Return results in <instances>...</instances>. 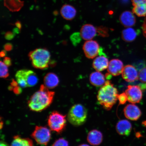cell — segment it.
<instances>
[{
  "instance_id": "6da1fadb",
  "label": "cell",
  "mask_w": 146,
  "mask_h": 146,
  "mask_svg": "<svg viewBox=\"0 0 146 146\" xmlns=\"http://www.w3.org/2000/svg\"><path fill=\"white\" fill-rule=\"evenodd\" d=\"M53 91L42 85L39 90L33 95L28 102V105L30 110L40 112L50 106L52 104L54 96Z\"/></svg>"
},
{
  "instance_id": "7a4b0ae2",
  "label": "cell",
  "mask_w": 146,
  "mask_h": 146,
  "mask_svg": "<svg viewBox=\"0 0 146 146\" xmlns=\"http://www.w3.org/2000/svg\"><path fill=\"white\" fill-rule=\"evenodd\" d=\"M118 95L117 89L108 80L100 88L97 98L100 104L106 110L109 111L117 101Z\"/></svg>"
},
{
  "instance_id": "3957f363",
  "label": "cell",
  "mask_w": 146,
  "mask_h": 146,
  "mask_svg": "<svg viewBox=\"0 0 146 146\" xmlns=\"http://www.w3.org/2000/svg\"><path fill=\"white\" fill-rule=\"evenodd\" d=\"M28 56L33 66L36 68L46 69L50 64V54L46 49H36L30 52Z\"/></svg>"
},
{
  "instance_id": "277c9868",
  "label": "cell",
  "mask_w": 146,
  "mask_h": 146,
  "mask_svg": "<svg viewBox=\"0 0 146 146\" xmlns=\"http://www.w3.org/2000/svg\"><path fill=\"white\" fill-rule=\"evenodd\" d=\"M88 116L87 109L81 104L73 106L69 110L67 119L69 123L74 126H80L86 121Z\"/></svg>"
},
{
  "instance_id": "5b68a950",
  "label": "cell",
  "mask_w": 146,
  "mask_h": 146,
  "mask_svg": "<svg viewBox=\"0 0 146 146\" xmlns=\"http://www.w3.org/2000/svg\"><path fill=\"white\" fill-rule=\"evenodd\" d=\"M66 122V116L54 111L49 115L47 123L51 130L60 134L65 129Z\"/></svg>"
},
{
  "instance_id": "8992f818",
  "label": "cell",
  "mask_w": 146,
  "mask_h": 146,
  "mask_svg": "<svg viewBox=\"0 0 146 146\" xmlns=\"http://www.w3.org/2000/svg\"><path fill=\"white\" fill-rule=\"evenodd\" d=\"M31 136L39 145H46L51 137L50 129L46 127L37 126L32 133Z\"/></svg>"
},
{
  "instance_id": "52a82bcc",
  "label": "cell",
  "mask_w": 146,
  "mask_h": 146,
  "mask_svg": "<svg viewBox=\"0 0 146 146\" xmlns=\"http://www.w3.org/2000/svg\"><path fill=\"white\" fill-rule=\"evenodd\" d=\"M127 101L132 104L140 103L143 96L141 88L138 85H129L125 91Z\"/></svg>"
},
{
  "instance_id": "ba28073f",
  "label": "cell",
  "mask_w": 146,
  "mask_h": 146,
  "mask_svg": "<svg viewBox=\"0 0 146 146\" xmlns=\"http://www.w3.org/2000/svg\"><path fill=\"white\" fill-rule=\"evenodd\" d=\"M83 48L86 56L90 59L96 57L100 50V45L98 42L92 40L85 42Z\"/></svg>"
},
{
  "instance_id": "9c48e42d",
  "label": "cell",
  "mask_w": 146,
  "mask_h": 146,
  "mask_svg": "<svg viewBox=\"0 0 146 146\" xmlns=\"http://www.w3.org/2000/svg\"><path fill=\"white\" fill-rule=\"evenodd\" d=\"M124 115L128 119L136 121L141 117V111L137 106L134 104H129L123 109Z\"/></svg>"
},
{
  "instance_id": "30bf717a",
  "label": "cell",
  "mask_w": 146,
  "mask_h": 146,
  "mask_svg": "<svg viewBox=\"0 0 146 146\" xmlns=\"http://www.w3.org/2000/svg\"><path fill=\"white\" fill-rule=\"evenodd\" d=\"M122 76L125 81L129 83L134 82L138 79V73L135 67L128 65L124 67Z\"/></svg>"
},
{
  "instance_id": "8fae6325",
  "label": "cell",
  "mask_w": 146,
  "mask_h": 146,
  "mask_svg": "<svg viewBox=\"0 0 146 146\" xmlns=\"http://www.w3.org/2000/svg\"><path fill=\"white\" fill-rule=\"evenodd\" d=\"M123 68V63L121 60L113 59L109 62L107 70L110 74L116 76L122 74Z\"/></svg>"
},
{
  "instance_id": "7c38bea8",
  "label": "cell",
  "mask_w": 146,
  "mask_h": 146,
  "mask_svg": "<svg viewBox=\"0 0 146 146\" xmlns=\"http://www.w3.org/2000/svg\"><path fill=\"white\" fill-rule=\"evenodd\" d=\"M97 30V29L92 25H85L82 27L80 31V35L84 40L86 41L90 40L95 36Z\"/></svg>"
},
{
  "instance_id": "4fadbf2b",
  "label": "cell",
  "mask_w": 146,
  "mask_h": 146,
  "mask_svg": "<svg viewBox=\"0 0 146 146\" xmlns=\"http://www.w3.org/2000/svg\"><path fill=\"white\" fill-rule=\"evenodd\" d=\"M119 21L124 27H129L134 26L136 23V17L132 12L125 11L120 15Z\"/></svg>"
},
{
  "instance_id": "5bb4252c",
  "label": "cell",
  "mask_w": 146,
  "mask_h": 146,
  "mask_svg": "<svg viewBox=\"0 0 146 146\" xmlns=\"http://www.w3.org/2000/svg\"><path fill=\"white\" fill-rule=\"evenodd\" d=\"M116 131L119 134L122 136H128L132 129V124L127 120L119 121L116 125Z\"/></svg>"
},
{
  "instance_id": "9a60e30c",
  "label": "cell",
  "mask_w": 146,
  "mask_h": 146,
  "mask_svg": "<svg viewBox=\"0 0 146 146\" xmlns=\"http://www.w3.org/2000/svg\"><path fill=\"white\" fill-rule=\"evenodd\" d=\"M87 140L91 145H99L103 141V135L100 131L94 129L89 133L87 137Z\"/></svg>"
},
{
  "instance_id": "2e32d148",
  "label": "cell",
  "mask_w": 146,
  "mask_h": 146,
  "mask_svg": "<svg viewBox=\"0 0 146 146\" xmlns=\"http://www.w3.org/2000/svg\"><path fill=\"white\" fill-rule=\"evenodd\" d=\"M109 62L106 57L100 56L96 57L93 61L92 66L98 72H102L108 68Z\"/></svg>"
},
{
  "instance_id": "e0dca14e",
  "label": "cell",
  "mask_w": 146,
  "mask_h": 146,
  "mask_svg": "<svg viewBox=\"0 0 146 146\" xmlns=\"http://www.w3.org/2000/svg\"><path fill=\"white\" fill-rule=\"evenodd\" d=\"M76 10L74 7L70 5H65L62 7L60 13L64 19L71 21L74 19L76 14Z\"/></svg>"
},
{
  "instance_id": "ac0fdd59",
  "label": "cell",
  "mask_w": 146,
  "mask_h": 146,
  "mask_svg": "<svg viewBox=\"0 0 146 146\" xmlns=\"http://www.w3.org/2000/svg\"><path fill=\"white\" fill-rule=\"evenodd\" d=\"M44 83L45 86L48 89H52L57 86L59 85V78L54 73H48L44 78Z\"/></svg>"
},
{
  "instance_id": "d6986e66",
  "label": "cell",
  "mask_w": 146,
  "mask_h": 146,
  "mask_svg": "<svg viewBox=\"0 0 146 146\" xmlns=\"http://www.w3.org/2000/svg\"><path fill=\"white\" fill-rule=\"evenodd\" d=\"M89 80L91 84L96 87L103 86L106 82L104 75L98 71L91 73L89 77Z\"/></svg>"
},
{
  "instance_id": "ffe728a7",
  "label": "cell",
  "mask_w": 146,
  "mask_h": 146,
  "mask_svg": "<svg viewBox=\"0 0 146 146\" xmlns=\"http://www.w3.org/2000/svg\"><path fill=\"white\" fill-rule=\"evenodd\" d=\"M137 34L135 29L131 27H127L122 32L121 37L124 41L128 42H132L135 40Z\"/></svg>"
},
{
  "instance_id": "44dd1931",
  "label": "cell",
  "mask_w": 146,
  "mask_h": 146,
  "mask_svg": "<svg viewBox=\"0 0 146 146\" xmlns=\"http://www.w3.org/2000/svg\"><path fill=\"white\" fill-rule=\"evenodd\" d=\"M10 146H34L31 139L23 138L19 136H14Z\"/></svg>"
},
{
  "instance_id": "7402d4cb",
  "label": "cell",
  "mask_w": 146,
  "mask_h": 146,
  "mask_svg": "<svg viewBox=\"0 0 146 146\" xmlns=\"http://www.w3.org/2000/svg\"><path fill=\"white\" fill-rule=\"evenodd\" d=\"M4 4L9 10L15 12L21 9L23 6V2L20 0H5Z\"/></svg>"
},
{
  "instance_id": "603a6c76",
  "label": "cell",
  "mask_w": 146,
  "mask_h": 146,
  "mask_svg": "<svg viewBox=\"0 0 146 146\" xmlns=\"http://www.w3.org/2000/svg\"><path fill=\"white\" fill-rule=\"evenodd\" d=\"M27 69H22L16 72L15 77L18 85L22 88L28 87L26 80Z\"/></svg>"
},
{
  "instance_id": "cb8c5ba5",
  "label": "cell",
  "mask_w": 146,
  "mask_h": 146,
  "mask_svg": "<svg viewBox=\"0 0 146 146\" xmlns=\"http://www.w3.org/2000/svg\"><path fill=\"white\" fill-rule=\"evenodd\" d=\"M26 80L28 87L34 86L37 84L38 82L37 75L35 72L31 70H27Z\"/></svg>"
},
{
  "instance_id": "d4e9b609",
  "label": "cell",
  "mask_w": 146,
  "mask_h": 146,
  "mask_svg": "<svg viewBox=\"0 0 146 146\" xmlns=\"http://www.w3.org/2000/svg\"><path fill=\"white\" fill-rule=\"evenodd\" d=\"M132 11L138 17H145L146 16V3L134 6Z\"/></svg>"
},
{
  "instance_id": "484cf974",
  "label": "cell",
  "mask_w": 146,
  "mask_h": 146,
  "mask_svg": "<svg viewBox=\"0 0 146 146\" xmlns=\"http://www.w3.org/2000/svg\"><path fill=\"white\" fill-rule=\"evenodd\" d=\"M1 77L6 78L9 76V70L8 66L3 63L1 61Z\"/></svg>"
},
{
  "instance_id": "4316f807",
  "label": "cell",
  "mask_w": 146,
  "mask_h": 146,
  "mask_svg": "<svg viewBox=\"0 0 146 146\" xmlns=\"http://www.w3.org/2000/svg\"><path fill=\"white\" fill-rule=\"evenodd\" d=\"M52 146H69V143L65 139L60 138L56 140Z\"/></svg>"
},
{
  "instance_id": "83f0119b",
  "label": "cell",
  "mask_w": 146,
  "mask_h": 146,
  "mask_svg": "<svg viewBox=\"0 0 146 146\" xmlns=\"http://www.w3.org/2000/svg\"><path fill=\"white\" fill-rule=\"evenodd\" d=\"M138 79L143 83H146V67L141 69L139 72Z\"/></svg>"
},
{
  "instance_id": "f1b7e54d",
  "label": "cell",
  "mask_w": 146,
  "mask_h": 146,
  "mask_svg": "<svg viewBox=\"0 0 146 146\" xmlns=\"http://www.w3.org/2000/svg\"><path fill=\"white\" fill-rule=\"evenodd\" d=\"M118 100L119 101L120 104L123 105L127 101V98L125 92L118 95Z\"/></svg>"
},
{
  "instance_id": "f546056e",
  "label": "cell",
  "mask_w": 146,
  "mask_h": 146,
  "mask_svg": "<svg viewBox=\"0 0 146 146\" xmlns=\"http://www.w3.org/2000/svg\"><path fill=\"white\" fill-rule=\"evenodd\" d=\"M131 1L134 6L146 3V0H131Z\"/></svg>"
},
{
  "instance_id": "4dcf8cb0",
  "label": "cell",
  "mask_w": 146,
  "mask_h": 146,
  "mask_svg": "<svg viewBox=\"0 0 146 146\" xmlns=\"http://www.w3.org/2000/svg\"><path fill=\"white\" fill-rule=\"evenodd\" d=\"M15 36V34L14 33V32L9 31L5 33V38L7 40H10L13 39Z\"/></svg>"
},
{
  "instance_id": "1f68e13d",
  "label": "cell",
  "mask_w": 146,
  "mask_h": 146,
  "mask_svg": "<svg viewBox=\"0 0 146 146\" xmlns=\"http://www.w3.org/2000/svg\"><path fill=\"white\" fill-rule=\"evenodd\" d=\"M3 62L8 66H10L12 64L11 60L8 57H5L3 59Z\"/></svg>"
},
{
  "instance_id": "d6a6232c",
  "label": "cell",
  "mask_w": 146,
  "mask_h": 146,
  "mask_svg": "<svg viewBox=\"0 0 146 146\" xmlns=\"http://www.w3.org/2000/svg\"><path fill=\"white\" fill-rule=\"evenodd\" d=\"M13 92L15 94H19L22 92V88L19 86H16L13 88Z\"/></svg>"
},
{
  "instance_id": "836d02e7",
  "label": "cell",
  "mask_w": 146,
  "mask_h": 146,
  "mask_svg": "<svg viewBox=\"0 0 146 146\" xmlns=\"http://www.w3.org/2000/svg\"><path fill=\"white\" fill-rule=\"evenodd\" d=\"M4 48L5 50L9 52L12 50L13 48V46L11 43H7L4 45Z\"/></svg>"
},
{
  "instance_id": "e575fe53",
  "label": "cell",
  "mask_w": 146,
  "mask_h": 146,
  "mask_svg": "<svg viewBox=\"0 0 146 146\" xmlns=\"http://www.w3.org/2000/svg\"><path fill=\"white\" fill-rule=\"evenodd\" d=\"M142 30H143V34L144 36L146 38V17L142 25Z\"/></svg>"
},
{
  "instance_id": "d590c367",
  "label": "cell",
  "mask_w": 146,
  "mask_h": 146,
  "mask_svg": "<svg viewBox=\"0 0 146 146\" xmlns=\"http://www.w3.org/2000/svg\"><path fill=\"white\" fill-rule=\"evenodd\" d=\"M17 82L14 79H13L11 83V85L13 88L17 86H18Z\"/></svg>"
},
{
  "instance_id": "8d00e7d4",
  "label": "cell",
  "mask_w": 146,
  "mask_h": 146,
  "mask_svg": "<svg viewBox=\"0 0 146 146\" xmlns=\"http://www.w3.org/2000/svg\"><path fill=\"white\" fill-rule=\"evenodd\" d=\"M15 25L16 27H17L18 29L21 30V25L19 21H17L15 23Z\"/></svg>"
},
{
  "instance_id": "74e56055",
  "label": "cell",
  "mask_w": 146,
  "mask_h": 146,
  "mask_svg": "<svg viewBox=\"0 0 146 146\" xmlns=\"http://www.w3.org/2000/svg\"><path fill=\"white\" fill-rule=\"evenodd\" d=\"M6 50H3L1 51V54H0V55H1V57H3L5 56V55H6Z\"/></svg>"
},
{
  "instance_id": "f35d334b",
  "label": "cell",
  "mask_w": 146,
  "mask_h": 146,
  "mask_svg": "<svg viewBox=\"0 0 146 146\" xmlns=\"http://www.w3.org/2000/svg\"><path fill=\"white\" fill-rule=\"evenodd\" d=\"M0 146H9L8 144L4 141H1L0 143Z\"/></svg>"
},
{
  "instance_id": "ab89813d",
  "label": "cell",
  "mask_w": 146,
  "mask_h": 146,
  "mask_svg": "<svg viewBox=\"0 0 146 146\" xmlns=\"http://www.w3.org/2000/svg\"><path fill=\"white\" fill-rule=\"evenodd\" d=\"M78 146H90L88 145H87L86 144H83L81 145H78Z\"/></svg>"
}]
</instances>
